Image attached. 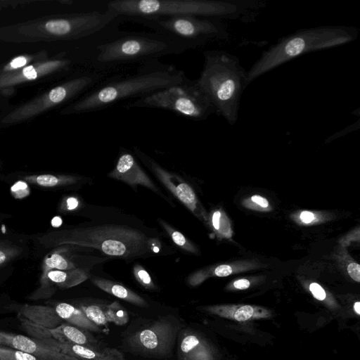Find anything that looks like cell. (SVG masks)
<instances>
[{
  "instance_id": "obj_1",
  "label": "cell",
  "mask_w": 360,
  "mask_h": 360,
  "mask_svg": "<svg viewBox=\"0 0 360 360\" xmlns=\"http://www.w3.org/2000/svg\"><path fill=\"white\" fill-rule=\"evenodd\" d=\"M107 8L123 21L190 15L221 20H253L266 6L262 0H112Z\"/></svg>"
},
{
  "instance_id": "obj_2",
  "label": "cell",
  "mask_w": 360,
  "mask_h": 360,
  "mask_svg": "<svg viewBox=\"0 0 360 360\" xmlns=\"http://www.w3.org/2000/svg\"><path fill=\"white\" fill-rule=\"evenodd\" d=\"M188 77L183 70L159 60L142 64L136 72L115 77L89 91L65 108L64 114H80L107 108L119 101L139 98L159 90L181 83Z\"/></svg>"
},
{
  "instance_id": "obj_3",
  "label": "cell",
  "mask_w": 360,
  "mask_h": 360,
  "mask_svg": "<svg viewBox=\"0 0 360 360\" xmlns=\"http://www.w3.org/2000/svg\"><path fill=\"white\" fill-rule=\"evenodd\" d=\"M123 22L119 17L103 37L92 48L89 65L99 72L124 65L158 60L168 55H176L188 49L167 36L153 32L120 31ZM100 73V72H99Z\"/></svg>"
},
{
  "instance_id": "obj_4",
  "label": "cell",
  "mask_w": 360,
  "mask_h": 360,
  "mask_svg": "<svg viewBox=\"0 0 360 360\" xmlns=\"http://www.w3.org/2000/svg\"><path fill=\"white\" fill-rule=\"evenodd\" d=\"M37 240L45 248L72 245L94 248L107 255L123 259L149 254L155 251L158 241L139 229L117 224L54 231L41 235Z\"/></svg>"
},
{
  "instance_id": "obj_5",
  "label": "cell",
  "mask_w": 360,
  "mask_h": 360,
  "mask_svg": "<svg viewBox=\"0 0 360 360\" xmlns=\"http://www.w3.org/2000/svg\"><path fill=\"white\" fill-rule=\"evenodd\" d=\"M204 66L197 83L215 108L230 125L238 119L240 102L248 84V71L239 58L222 50L203 52Z\"/></svg>"
},
{
  "instance_id": "obj_6",
  "label": "cell",
  "mask_w": 360,
  "mask_h": 360,
  "mask_svg": "<svg viewBox=\"0 0 360 360\" xmlns=\"http://www.w3.org/2000/svg\"><path fill=\"white\" fill-rule=\"evenodd\" d=\"M359 34V29L352 26L325 25L300 29L279 39L262 53L248 71V84L307 53L352 42Z\"/></svg>"
},
{
  "instance_id": "obj_7",
  "label": "cell",
  "mask_w": 360,
  "mask_h": 360,
  "mask_svg": "<svg viewBox=\"0 0 360 360\" xmlns=\"http://www.w3.org/2000/svg\"><path fill=\"white\" fill-rule=\"evenodd\" d=\"M117 18L105 6L26 23L20 30L30 39L86 41L101 36Z\"/></svg>"
},
{
  "instance_id": "obj_8",
  "label": "cell",
  "mask_w": 360,
  "mask_h": 360,
  "mask_svg": "<svg viewBox=\"0 0 360 360\" xmlns=\"http://www.w3.org/2000/svg\"><path fill=\"white\" fill-rule=\"evenodd\" d=\"M128 21L145 25L191 49L213 40H228L224 20L190 15L155 18H133Z\"/></svg>"
},
{
  "instance_id": "obj_9",
  "label": "cell",
  "mask_w": 360,
  "mask_h": 360,
  "mask_svg": "<svg viewBox=\"0 0 360 360\" xmlns=\"http://www.w3.org/2000/svg\"><path fill=\"white\" fill-rule=\"evenodd\" d=\"M126 108H148L172 111L194 121H201L216 112L196 79L186 81L139 98Z\"/></svg>"
},
{
  "instance_id": "obj_10",
  "label": "cell",
  "mask_w": 360,
  "mask_h": 360,
  "mask_svg": "<svg viewBox=\"0 0 360 360\" xmlns=\"http://www.w3.org/2000/svg\"><path fill=\"white\" fill-rule=\"evenodd\" d=\"M101 79L99 72L93 70L85 72L17 108L4 117L1 123L11 124L34 117L92 88Z\"/></svg>"
},
{
  "instance_id": "obj_11",
  "label": "cell",
  "mask_w": 360,
  "mask_h": 360,
  "mask_svg": "<svg viewBox=\"0 0 360 360\" xmlns=\"http://www.w3.org/2000/svg\"><path fill=\"white\" fill-rule=\"evenodd\" d=\"M179 325L172 319L161 318L125 339L126 350L147 357L165 358L172 354Z\"/></svg>"
},
{
  "instance_id": "obj_12",
  "label": "cell",
  "mask_w": 360,
  "mask_h": 360,
  "mask_svg": "<svg viewBox=\"0 0 360 360\" xmlns=\"http://www.w3.org/2000/svg\"><path fill=\"white\" fill-rule=\"evenodd\" d=\"M18 317L22 328L30 338L37 340L53 339L89 347H104L91 332L68 323H63L54 328H47L32 323L19 314Z\"/></svg>"
},
{
  "instance_id": "obj_13",
  "label": "cell",
  "mask_w": 360,
  "mask_h": 360,
  "mask_svg": "<svg viewBox=\"0 0 360 360\" xmlns=\"http://www.w3.org/2000/svg\"><path fill=\"white\" fill-rule=\"evenodd\" d=\"M153 172L162 184L196 217L205 221L208 216L192 187L181 177L171 173L146 157Z\"/></svg>"
},
{
  "instance_id": "obj_14",
  "label": "cell",
  "mask_w": 360,
  "mask_h": 360,
  "mask_svg": "<svg viewBox=\"0 0 360 360\" xmlns=\"http://www.w3.org/2000/svg\"><path fill=\"white\" fill-rule=\"evenodd\" d=\"M76 60L68 58L40 60L17 71L0 75V91L14 85L37 79L43 76L69 69Z\"/></svg>"
},
{
  "instance_id": "obj_15",
  "label": "cell",
  "mask_w": 360,
  "mask_h": 360,
  "mask_svg": "<svg viewBox=\"0 0 360 360\" xmlns=\"http://www.w3.org/2000/svg\"><path fill=\"white\" fill-rule=\"evenodd\" d=\"M89 276V271L86 269L76 267L68 270H50L41 274L39 288L28 297V299H48L56 292V287L70 288L84 282Z\"/></svg>"
},
{
  "instance_id": "obj_16",
  "label": "cell",
  "mask_w": 360,
  "mask_h": 360,
  "mask_svg": "<svg viewBox=\"0 0 360 360\" xmlns=\"http://www.w3.org/2000/svg\"><path fill=\"white\" fill-rule=\"evenodd\" d=\"M0 345L30 354L40 360H78L35 338L4 330H0Z\"/></svg>"
},
{
  "instance_id": "obj_17",
  "label": "cell",
  "mask_w": 360,
  "mask_h": 360,
  "mask_svg": "<svg viewBox=\"0 0 360 360\" xmlns=\"http://www.w3.org/2000/svg\"><path fill=\"white\" fill-rule=\"evenodd\" d=\"M110 178L124 181L131 186L141 185L162 195L161 191L143 172L129 153H122L115 168L108 174Z\"/></svg>"
},
{
  "instance_id": "obj_18",
  "label": "cell",
  "mask_w": 360,
  "mask_h": 360,
  "mask_svg": "<svg viewBox=\"0 0 360 360\" xmlns=\"http://www.w3.org/2000/svg\"><path fill=\"white\" fill-rule=\"evenodd\" d=\"M38 340L78 360H117L124 359L123 354L113 348L105 347H89L68 342H61L53 339Z\"/></svg>"
},
{
  "instance_id": "obj_19",
  "label": "cell",
  "mask_w": 360,
  "mask_h": 360,
  "mask_svg": "<svg viewBox=\"0 0 360 360\" xmlns=\"http://www.w3.org/2000/svg\"><path fill=\"white\" fill-rule=\"evenodd\" d=\"M207 312L238 322H246L272 316L266 308L250 304H217L205 307Z\"/></svg>"
},
{
  "instance_id": "obj_20",
  "label": "cell",
  "mask_w": 360,
  "mask_h": 360,
  "mask_svg": "<svg viewBox=\"0 0 360 360\" xmlns=\"http://www.w3.org/2000/svg\"><path fill=\"white\" fill-rule=\"evenodd\" d=\"M179 360H214L210 345L198 333L184 331L179 340Z\"/></svg>"
},
{
  "instance_id": "obj_21",
  "label": "cell",
  "mask_w": 360,
  "mask_h": 360,
  "mask_svg": "<svg viewBox=\"0 0 360 360\" xmlns=\"http://www.w3.org/2000/svg\"><path fill=\"white\" fill-rule=\"evenodd\" d=\"M18 314L32 323L47 328H54L63 321L54 307L50 306L24 304Z\"/></svg>"
},
{
  "instance_id": "obj_22",
  "label": "cell",
  "mask_w": 360,
  "mask_h": 360,
  "mask_svg": "<svg viewBox=\"0 0 360 360\" xmlns=\"http://www.w3.org/2000/svg\"><path fill=\"white\" fill-rule=\"evenodd\" d=\"M54 309L63 321L89 332L100 333L101 328L92 322L79 307L67 302L57 303Z\"/></svg>"
},
{
  "instance_id": "obj_23",
  "label": "cell",
  "mask_w": 360,
  "mask_h": 360,
  "mask_svg": "<svg viewBox=\"0 0 360 360\" xmlns=\"http://www.w3.org/2000/svg\"><path fill=\"white\" fill-rule=\"evenodd\" d=\"M92 283L102 290L141 307H148V302L139 295L117 282L99 277H93Z\"/></svg>"
},
{
  "instance_id": "obj_24",
  "label": "cell",
  "mask_w": 360,
  "mask_h": 360,
  "mask_svg": "<svg viewBox=\"0 0 360 360\" xmlns=\"http://www.w3.org/2000/svg\"><path fill=\"white\" fill-rule=\"evenodd\" d=\"M252 265L242 264H220L214 267L200 269L191 275L187 279L189 285L197 286L205 279L211 276L225 277L237 272L252 269Z\"/></svg>"
},
{
  "instance_id": "obj_25",
  "label": "cell",
  "mask_w": 360,
  "mask_h": 360,
  "mask_svg": "<svg viewBox=\"0 0 360 360\" xmlns=\"http://www.w3.org/2000/svg\"><path fill=\"white\" fill-rule=\"evenodd\" d=\"M81 179L78 176L53 174L28 175L23 177L27 183L46 188L74 184Z\"/></svg>"
},
{
  "instance_id": "obj_26",
  "label": "cell",
  "mask_w": 360,
  "mask_h": 360,
  "mask_svg": "<svg viewBox=\"0 0 360 360\" xmlns=\"http://www.w3.org/2000/svg\"><path fill=\"white\" fill-rule=\"evenodd\" d=\"M76 267V264L62 250L53 251L43 260L42 274L53 269L68 270Z\"/></svg>"
},
{
  "instance_id": "obj_27",
  "label": "cell",
  "mask_w": 360,
  "mask_h": 360,
  "mask_svg": "<svg viewBox=\"0 0 360 360\" xmlns=\"http://www.w3.org/2000/svg\"><path fill=\"white\" fill-rule=\"evenodd\" d=\"M79 307L84 312L89 319L100 328L110 322L108 314V304L96 302L82 303L79 305Z\"/></svg>"
},
{
  "instance_id": "obj_28",
  "label": "cell",
  "mask_w": 360,
  "mask_h": 360,
  "mask_svg": "<svg viewBox=\"0 0 360 360\" xmlns=\"http://www.w3.org/2000/svg\"><path fill=\"white\" fill-rule=\"evenodd\" d=\"M215 234L219 238H229L232 236V231L229 220L224 213L221 210H217L208 217L207 221Z\"/></svg>"
},
{
  "instance_id": "obj_29",
  "label": "cell",
  "mask_w": 360,
  "mask_h": 360,
  "mask_svg": "<svg viewBox=\"0 0 360 360\" xmlns=\"http://www.w3.org/2000/svg\"><path fill=\"white\" fill-rule=\"evenodd\" d=\"M44 56V53H39L17 56L0 68V75L17 71L33 63L44 60L46 58Z\"/></svg>"
},
{
  "instance_id": "obj_30",
  "label": "cell",
  "mask_w": 360,
  "mask_h": 360,
  "mask_svg": "<svg viewBox=\"0 0 360 360\" xmlns=\"http://www.w3.org/2000/svg\"><path fill=\"white\" fill-rule=\"evenodd\" d=\"M158 221L160 224L163 227V229L172 238V241L177 246L191 253L198 252V249L196 247L183 233L173 229L165 221L162 219H158Z\"/></svg>"
},
{
  "instance_id": "obj_31",
  "label": "cell",
  "mask_w": 360,
  "mask_h": 360,
  "mask_svg": "<svg viewBox=\"0 0 360 360\" xmlns=\"http://www.w3.org/2000/svg\"><path fill=\"white\" fill-rule=\"evenodd\" d=\"M22 252V248L16 244L0 240V267L18 257Z\"/></svg>"
},
{
  "instance_id": "obj_32",
  "label": "cell",
  "mask_w": 360,
  "mask_h": 360,
  "mask_svg": "<svg viewBox=\"0 0 360 360\" xmlns=\"http://www.w3.org/2000/svg\"><path fill=\"white\" fill-rule=\"evenodd\" d=\"M108 314L110 322L122 326L129 320L127 310L117 302H113L108 304Z\"/></svg>"
},
{
  "instance_id": "obj_33",
  "label": "cell",
  "mask_w": 360,
  "mask_h": 360,
  "mask_svg": "<svg viewBox=\"0 0 360 360\" xmlns=\"http://www.w3.org/2000/svg\"><path fill=\"white\" fill-rule=\"evenodd\" d=\"M0 360H40L30 354L0 345Z\"/></svg>"
},
{
  "instance_id": "obj_34",
  "label": "cell",
  "mask_w": 360,
  "mask_h": 360,
  "mask_svg": "<svg viewBox=\"0 0 360 360\" xmlns=\"http://www.w3.org/2000/svg\"><path fill=\"white\" fill-rule=\"evenodd\" d=\"M243 204L247 208L261 212H267L271 210L268 200L259 195H254L245 200Z\"/></svg>"
},
{
  "instance_id": "obj_35",
  "label": "cell",
  "mask_w": 360,
  "mask_h": 360,
  "mask_svg": "<svg viewBox=\"0 0 360 360\" xmlns=\"http://www.w3.org/2000/svg\"><path fill=\"white\" fill-rule=\"evenodd\" d=\"M133 274L136 281L145 288L153 290L155 285L148 271L140 264H136L133 269Z\"/></svg>"
},
{
  "instance_id": "obj_36",
  "label": "cell",
  "mask_w": 360,
  "mask_h": 360,
  "mask_svg": "<svg viewBox=\"0 0 360 360\" xmlns=\"http://www.w3.org/2000/svg\"><path fill=\"white\" fill-rule=\"evenodd\" d=\"M294 219L297 223L311 225L324 221V216L321 212L304 210L294 216Z\"/></svg>"
},
{
  "instance_id": "obj_37",
  "label": "cell",
  "mask_w": 360,
  "mask_h": 360,
  "mask_svg": "<svg viewBox=\"0 0 360 360\" xmlns=\"http://www.w3.org/2000/svg\"><path fill=\"white\" fill-rule=\"evenodd\" d=\"M11 194L18 199L23 198L30 193V188L25 181H18L11 188Z\"/></svg>"
},
{
  "instance_id": "obj_38",
  "label": "cell",
  "mask_w": 360,
  "mask_h": 360,
  "mask_svg": "<svg viewBox=\"0 0 360 360\" xmlns=\"http://www.w3.org/2000/svg\"><path fill=\"white\" fill-rule=\"evenodd\" d=\"M309 290L313 296L318 300H323L326 297V291L317 283H311L309 285Z\"/></svg>"
},
{
  "instance_id": "obj_39",
  "label": "cell",
  "mask_w": 360,
  "mask_h": 360,
  "mask_svg": "<svg viewBox=\"0 0 360 360\" xmlns=\"http://www.w3.org/2000/svg\"><path fill=\"white\" fill-rule=\"evenodd\" d=\"M347 272L350 277L356 282H360V265L356 262H351L347 265Z\"/></svg>"
},
{
  "instance_id": "obj_40",
  "label": "cell",
  "mask_w": 360,
  "mask_h": 360,
  "mask_svg": "<svg viewBox=\"0 0 360 360\" xmlns=\"http://www.w3.org/2000/svg\"><path fill=\"white\" fill-rule=\"evenodd\" d=\"M78 206V200L74 197H69L62 203L61 210L71 211L76 209Z\"/></svg>"
},
{
  "instance_id": "obj_41",
  "label": "cell",
  "mask_w": 360,
  "mask_h": 360,
  "mask_svg": "<svg viewBox=\"0 0 360 360\" xmlns=\"http://www.w3.org/2000/svg\"><path fill=\"white\" fill-rule=\"evenodd\" d=\"M232 285L234 288L238 290H245L250 287V282L248 279L241 278L233 281Z\"/></svg>"
},
{
  "instance_id": "obj_42",
  "label": "cell",
  "mask_w": 360,
  "mask_h": 360,
  "mask_svg": "<svg viewBox=\"0 0 360 360\" xmlns=\"http://www.w3.org/2000/svg\"><path fill=\"white\" fill-rule=\"evenodd\" d=\"M354 310L356 313L357 315H360V302H356L354 304Z\"/></svg>"
},
{
  "instance_id": "obj_43",
  "label": "cell",
  "mask_w": 360,
  "mask_h": 360,
  "mask_svg": "<svg viewBox=\"0 0 360 360\" xmlns=\"http://www.w3.org/2000/svg\"><path fill=\"white\" fill-rule=\"evenodd\" d=\"M117 360H125L124 359H117Z\"/></svg>"
}]
</instances>
